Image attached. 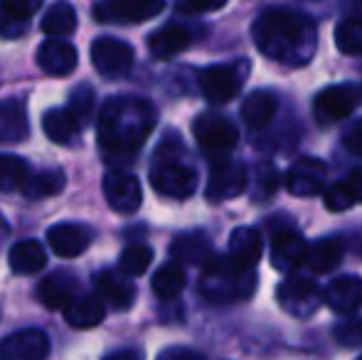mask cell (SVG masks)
Instances as JSON below:
<instances>
[{"label":"cell","mask_w":362,"mask_h":360,"mask_svg":"<svg viewBox=\"0 0 362 360\" xmlns=\"http://www.w3.org/2000/svg\"><path fill=\"white\" fill-rule=\"evenodd\" d=\"M252 37L264 57L284 64H305L315 54L318 33L310 15L293 8H267L252 25Z\"/></svg>","instance_id":"obj_1"},{"label":"cell","mask_w":362,"mask_h":360,"mask_svg":"<svg viewBox=\"0 0 362 360\" xmlns=\"http://www.w3.org/2000/svg\"><path fill=\"white\" fill-rule=\"evenodd\" d=\"M156 129V109L141 96H111L99 114V149L109 158L136 156Z\"/></svg>","instance_id":"obj_2"},{"label":"cell","mask_w":362,"mask_h":360,"mask_svg":"<svg viewBox=\"0 0 362 360\" xmlns=\"http://www.w3.org/2000/svg\"><path fill=\"white\" fill-rule=\"evenodd\" d=\"M200 296L210 303H239L257 291V274L242 269L229 257H210L202 265Z\"/></svg>","instance_id":"obj_3"},{"label":"cell","mask_w":362,"mask_h":360,"mask_svg":"<svg viewBox=\"0 0 362 360\" xmlns=\"http://www.w3.org/2000/svg\"><path fill=\"white\" fill-rule=\"evenodd\" d=\"M182 149L175 153H168L165 149H158L156 161L151 166V185L165 197H190L197 190V170L182 158Z\"/></svg>","instance_id":"obj_4"},{"label":"cell","mask_w":362,"mask_h":360,"mask_svg":"<svg viewBox=\"0 0 362 360\" xmlns=\"http://www.w3.org/2000/svg\"><path fill=\"white\" fill-rule=\"evenodd\" d=\"M247 168L229 156H217L210 163V178H207L205 195L210 202H224L242 195L247 190Z\"/></svg>","instance_id":"obj_5"},{"label":"cell","mask_w":362,"mask_h":360,"mask_svg":"<svg viewBox=\"0 0 362 360\" xmlns=\"http://www.w3.org/2000/svg\"><path fill=\"white\" fill-rule=\"evenodd\" d=\"M276 301L288 316H296V318H310L323 306L318 284L308 277L284 279L276 289Z\"/></svg>","instance_id":"obj_6"},{"label":"cell","mask_w":362,"mask_h":360,"mask_svg":"<svg viewBox=\"0 0 362 360\" xmlns=\"http://www.w3.org/2000/svg\"><path fill=\"white\" fill-rule=\"evenodd\" d=\"M362 91L355 84H333L318 91L313 101V119L320 126L325 124H338V121L348 119L355 111V106L360 104Z\"/></svg>","instance_id":"obj_7"},{"label":"cell","mask_w":362,"mask_h":360,"mask_svg":"<svg viewBox=\"0 0 362 360\" xmlns=\"http://www.w3.org/2000/svg\"><path fill=\"white\" fill-rule=\"evenodd\" d=\"M192 134H195L200 149L215 156H227L229 151L237 146L239 131L227 116L222 114H200L192 124Z\"/></svg>","instance_id":"obj_8"},{"label":"cell","mask_w":362,"mask_h":360,"mask_svg":"<svg viewBox=\"0 0 362 360\" xmlns=\"http://www.w3.org/2000/svg\"><path fill=\"white\" fill-rule=\"evenodd\" d=\"M136 54L129 42L119 37H96L91 42V64L104 77H124L134 69Z\"/></svg>","instance_id":"obj_9"},{"label":"cell","mask_w":362,"mask_h":360,"mask_svg":"<svg viewBox=\"0 0 362 360\" xmlns=\"http://www.w3.org/2000/svg\"><path fill=\"white\" fill-rule=\"evenodd\" d=\"M165 10L160 0H114V3H96L91 8L99 23H146Z\"/></svg>","instance_id":"obj_10"},{"label":"cell","mask_w":362,"mask_h":360,"mask_svg":"<svg viewBox=\"0 0 362 360\" xmlns=\"http://www.w3.org/2000/svg\"><path fill=\"white\" fill-rule=\"evenodd\" d=\"M104 195L111 210L121 212V215H134L144 202L139 178L126 170H109L104 175Z\"/></svg>","instance_id":"obj_11"},{"label":"cell","mask_w":362,"mask_h":360,"mask_svg":"<svg viewBox=\"0 0 362 360\" xmlns=\"http://www.w3.org/2000/svg\"><path fill=\"white\" fill-rule=\"evenodd\" d=\"M200 91L210 104H227L242 91V69L237 64H212L202 69Z\"/></svg>","instance_id":"obj_12"},{"label":"cell","mask_w":362,"mask_h":360,"mask_svg":"<svg viewBox=\"0 0 362 360\" xmlns=\"http://www.w3.org/2000/svg\"><path fill=\"white\" fill-rule=\"evenodd\" d=\"M49 338L40 328H23L0 341V360H47Z\"/></svg>","instance_id":"obj_13"},{"label":"cell","mask_w":362,"mask_h":360,"mask_svg":"<svg viewBox=\"0 0 362 360\" xmlns=\"http://www.w3.org/2000/svg\"><path fill=\"white\" fill-rule=\"evenodd\" d=\"M286 190L296 197H313L325 192L328 182V166L315 158H300L296 161L286 173Z\"/></svg>","instance_id":"obj_14"},{"label":"cell","mask_w":362,"mask_h":360,"mask_svg":"<svg viewBox=\"0 0 362 360\" xmlns=\"http://www.w3.org/2000/svg\"><path fill=\"white\" fill-rule=\"evenodd\" d=\"M308 257V242L296 227H281L272 237V265L274 269L288 274L298 269Z\"/></svg>","instance_id":"obj_15"},{"label":"cell","mask_w":362,"mask_h":360,"mask_svg":"<svg viewBox=\"0 0 362 360\" xmlns=\"http://www.w3.org/2000/svg\"><path fill=\"white\" fill-rule=\"evenodd\" d=\"M323 303L335 313H343V316H353L355 311L362 308V279L355 274L348 277H335L328 286L320 291Z\"/></svg>","instance_id":"obj_16"},{"label":"cell","mask_w":362,"mask_h":360,"mask_svg":"<svg viewBox=\"0 0 362 360\" xmlns=\"http://www.w3.org/2000/svg\"><path fill=\"white\" fill-rule=\"evenodd\" d=\"M47 242L52 252L64 260H74L91 245V230L76 222H59L47 230Z\"/></svg>","instance_id":"obj_17"},{"label":"cell","mask_w":362,"mask_h":360,"mask_svg":"<svg viewBox=\"0 0 362 360\" xmlns=\"http://www.w3.org/2000/svg\"><path fill=\"white\" fill-rule=\"evenodd\" d=\"M101 303H109L116 311H129L136 301V286L129 277H124L119 269H104L96 277Z\"/></svg>","instance_id":"obj_18"},{"label":"cell","mask_w":362,"mask_h":360,"mask_svg":"<svg viewBox=\"0 0 362 360\" xmlns=\"http://www.w3.org/2000/svg\"><path fill=\"white\" fill-rule=\"evenodd\" d=\"M264 255V240L257 227H237L229 235L227 257L242 269H254Z\"/></svg>","instance_id":"obj_19"},{"label":"cell","mask_w":362,"mask_h":360,"mask_svg":"<svg viewBox=\"0 0 362 360\" xmlns=\"http://www.w3.org/2000/svg\"><path fill=\"white\" fill-rule=\"evenodd\" d=\"M79 54H76L74 45H69L67 40H47L42 42V47L37 50V64L45 74L52 77H67L76 69Z\"/></svg>","instance_id":"obj_20"},{"label":"cell","mask_w":362,"mask_h":360,"mask_svg":"<svg viewBox=\"0 0 362 360\" xmlns=\"http://www.w3.org/2000/svg\"><path fill=\"white\" fill-rule=\"evenodd\" d=\"M192 45V33L180 23H168L148 35V50L156 59H168L180 54Z\"/></svg>","instance_id":"obj_21"},{"label":"cell","mask_w":362,"mask_h":360,"mask_svg":"<svg viewBox=\"0 0 362 360\" xmlns=\"http://www.w3.org/2000/svg\"><path fill=\"white\" fill-rule=\"evenodd\" d=\"M40 10L37 0H3L0 3V37L15 40L30 30V20Z\"/></svg>","instance_id":"obj_22"},{"label":"cell","mask_w":362,"mask_h":360,"mask_svg":"<svg viewBox=\"0 0 362 360\" xmlns=\"http://www.w3.org/2000/svg\"><path fill=\"white\" fill-rule=\"evenodd\" d=\"M37 294L45 306L57 311V308L67 306L76 294H79V284H76L72 272H52L49 277L42 279V284L37 286Z\"/></svg>","instance_id":"obj_23"},{"label":"cell","mask_w":362,"mask_h":360,"mask_svg":"<svg viewBox=\"0 0 362 360\" xmlns=\"http://www.w3.org/2000/svg\"><path fill=\"white\" fill-rule=\"evenodd\" d=\"M170 257L175 265H205L212 257V242L205 232H185L170 245Z\"/></svg>","instance_id":"obj_24"},{"label":"cell","mask_w":362,"mask_h":360,"mask_svg":"<svg viewBox=\"0 0 362 360\" xmlns=\"http://www.w3.org/2000/svg\"><path fill=\"white\" fill-rule=\"evenodd\" d=\"M28 109L25 101L13 96V99L0 101V144H18L28 136Z\"/></svg>","instance_id":"obj_25"},{"label":"cell","mask_w":362,"mask_h":360,"mask_svg":"<svg viewBox=\"0 0 362 360\" xmlns=\"http://www.w3.org/2000/svg\"><path fill=\"white\" fill-rule=\"evenodd\" d=\"M276 109H279L276 96H274L272 91H267V89H257L242 101V109H239V111H242V119H244V124H247L249 129L262 131L274 121Z\"/></svg>","instance_id":"obj_26"},{"label":"cell","mask_w":362,"mask_h":360,"mask_svg":"<svg viewBox=\"0 0 362 360\" xmlns=\"http://www.w3.org/2000/svg\"><path fill=\"white\" fill-rule=\"evenodd\" d=\"M64 318L72 328H94L104 321V303L96 294H76L64 306Z\"/></svg>","instance_id":"obj_27"},{"label":"cell","mask_w":362,"mask_h":360,"mask_svg":"<svg viewBox=\"0 0 362 360\" xmlns=\"http://www.w3.org/2000/svg\"><path fill=\"white\" fill-rule=\"evenodd\" d=\"M8 262L10 269L18 274H40L47 265V252L37 240H23L10 247Z\"/></svg>","instance_id":"obj_28"},{"label":"cell","mask_w":362,"mask_h":360,"mask_svg":"<svg viewBox=\"0 0 362 360\" xmlns=\"http://www.w3.org/2000/svg\"><path fill=\"white\" fill-rule=\"evenodd\" d=\"M343 255H345V245L335 237H325V240H318L315 245L308 247V267L313 269L315 274H325V272H333L335 267L343 262Z\"/></svg>","instance_id":"obj_29"},{"label":"cell","mask_w":362,"mask_h":360,"mask_svg":"<svg viewBox=\"0 0 362 360\" xmlns=\"http://www.w3.org/2000/svg\"><path fill=\"white\" fill-rule=\"evenodd\" d=\"M185 284H187V274L180 265H175V262L163 265L151 279L153 291H156V296L163 298V301H173V298L180 296Z\"/></svg>","instance_id":"obj_30"},{"label":"cell","mask_w":362,"mask_h":360,"mask_svg":"<svg viewBox=\"0 0 362 360\" xmlns=\"http://www.w3.org/2000/svg\"><path fill=\"white\" fill-rule=\"evenodd\" d=\"M42 129L47 139L54 141V144H69L81 131V126L76 124V119L67 109H49L42 116Z\"/></svg>","instance_id":"obj_31"},{"label":"cell","mask_w":362,"mask_h":360,"mask_svg":"<svg viewBox=\"0 0 362 360\" xmlns=\"http://www.w3.org/2000/svg\"><path fill=\"white\" fill-rule=\"evenodd\" d=\"M76 28V13L69 3H54L42 15V33L49 37H64L72 35Z\"/></svg>","instance_id":"obj_32"},{"label":"cell","mask_w":362,"mask_h":360,"mask_svg":"<svg viewBox=\"0 0 362 360\" xmlns=\"http://www.w3.org/2000/svg\"><path fill=\"white\" fill-rule=\"evenodd\" d=\"M30 178V163L20 156H0V190L13 192L23 190Z\"/></svg>","instance_id":"obj_33"},{"label":"cell","mask_w":362,"mask_h":360,"mask_svg":"<svg viewBox=\"0 0 362 360\" xmlns=\"http://www.w3.org/2000/svg\"><path fill=\"white\" fill-rule=\"evenodd\" d=\"M64 187V173L57 168H47L40 170V173H30L28 182H25L23 192L33 200H40V197H49L57 195Z\"/></svg>","instance_id":"obj_34"},{"label":"cell","mask_w":362,"mask_h":360,"mask_svg":"<svg viewBox=\"0 0 362 360\" xmlns=\"http://www.w3.org/2000/svg\"><path fill=\"white\" fill-rule=\"evenodd\" d=\"M335 47L348 57L362 54V18H343L335 25Z\"/></svg>","instance_id":"obj_35"},{"label":"cell","mask_w":362,"mask_h":360,"mask_svg":"<svg viewBox=\"0 0 362 360\" xmlns=\"http://www.w3.org/2000/svg\"><path fill=\"white\" fill-rule=\"evenodd\" d=\"M247 185H249V190H252V195H254V200H257V202L269 200V197H272L274 192H276V187H279L276 166L269 163V161H262V163L252 170V178H247Z\"/></svg>","instance_id":"obj_36"},{"label":"cell","mask_w":362,"mask_h":360,"mask_svg":"<svg viewBox=\"0 0 362 360\" xmlns=\"http://www.w3.org/2000/svg\"><path fill=\"white\" fill-rule=\"evenodd\" d=\"M153 262V250L144 242H136V245H129L119 257V272L124 277H141L146 274V269Z\"/></svg>","instance_id":"obj_37"},{"label":"cell","mask_w":362,"mask_h":360,"mask_svg":"<svg viewBox=\"0 0 362 360\" xmlns=\"http://www.w3.org/2000/svg\"><path fill=\"white\" fill-rule=\"evenodd\" d=\"M94 104H96L94 89H91L89 84H79L76 89H72V94H69V104L64 106V109H67L69 114L76 119V124L84 129V126L89 124L91 114H94Z\"/></svg>","instance_id":"obj_38"},{"label":"cell","mask_w":362,"mask_h":360,"mask_svg":"<svg viewBox=\"0 0 362 360\" xmlns=\"http://www.w3.org/2000/svg\"><path fill=\"white\" fill-rule=\"evenodd\" d=\"M333 338L343 348H362V316H345L333 326Z\"/></svg>","instance_id":"obj_39"},{"label":"cell","mask_w":362,"mask_h":360,"mask_svg":"<svg viewBox=\"0 0 362 360\" xmlns=\"http://www.w3.org/2000/svg\"><path fill=\"white\" fill-rule=\"evenodd\" d=\"M323 202H325V210H330V212H343V210H348V207H353V200H350L343 180L335 182V185H330L328 190H325Z\"/></svg>","instance_id":"obj_40"},{"label":"cell","mask_w":362,"mask_h":360,"mask_svg":"<svg viewBox=\"0 0 362 360\" xmlns=\"http://www.w3.org/2000/svg\"><path fill=\"white\" fill-rule=\"evenodd\" d=\"M343 146L355 156H362V119H355L353 124H348L343 134Z\"/></svg>","instance_id":"obj_41"},{"label":"cell","mask_w":362,"mask_h":360,"mask_svg":"<svg viewBox=\"0 0 362 360\" xmlns=\"http://www.w3.org/2000/svg\"><path fill=\"white\" fill-rule=\"evenodd\" d=\"M227 3L217 0V3H177V13L182 15H202V13H217Z\"/></svg>","instance_id":"obj_42"},{"label":"cell","mask_w":362,"mask_h":360,"mask_svg":"<svg viewBox=\"0 0 362 360\" xmlns=\"http://www.w3.org/2000/svg\"><path fill=\"white\" fill-rule=\"evenodd\" d=\"M343 185H345V190H348L353 205L355 202H362V168H355L353 173L343 180Z\"/></svg>","instance_id":"obj_43"},{"label":"cell","mask_w":362,"mask_h":360,"mask_svg":"<svg viewBox=\"0 0 362 360\" xmlns=\"http://www.w3.org/2000/svg\"><path fill=\"white\" fill-rule=\"evenodd\" d=\"M158 360H205L197 351H192V348H168V351H163Z\"/></svg>","instance_id":"obj_44"},{"label":"cell","mask_w":362,"mask_h":360,"mask_svg":"<svg viewBox=\"0 0 362 360\" xmlns=\"http://www.w3.org/2000/svg\"><path fill=\"white\" fill-rule=\"evenodd\" d=\"M104 360H144V353L134 351V348H126V351H116L111 356H106Z\"/></svg>","instance_id":"obj_45"},{"label":"cell","mask_w":362,"mask_h":360,"mask_svg":"<svg viewBox=\"0 0 362 360\" xmlns=\"http://www.w3.org/2000/svg\"><path fill=\"white\" fill-rule=\"evenodd\" d=\"M355 360H362V356H360V358H355Z\"/></svg>","instance_id":"obj_46"}]
</instances>
